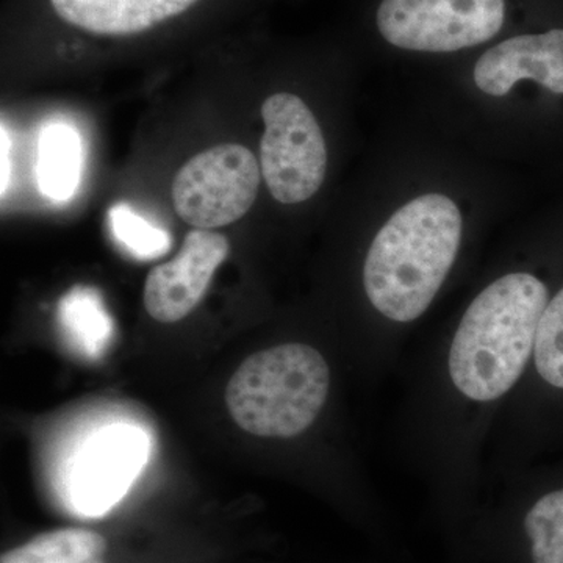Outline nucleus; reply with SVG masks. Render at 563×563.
<instances>
[{
    "label": "nucleus",
    "mask_w": 563,
    "mask_h": 563,
    "mask_svg": "<svg viewBox=\"0 0 563 563\" xmlns=\"http://www.w3.org/2000/svg\"><path fill=\"white\" fill-rule=\"evenodd\" d=\"M461 236V210L448 196H420L393 213L363 268L374 309L396 322L420 318L453 268Z\"/></svg>",
    "instance_id": "obj_1"
},
{
    "label": "nucleus",
    "mask_w": 563,
    "mask_h": 563,
    "mask_svg": "<svg viewBox=\"0 0 563 563\" xmlns=\"http://www.w3.org/2000/svg\"><path fill=\"white\" fill-rule=\"evenodd\" d=\"M547 306V287L528 273L507 274L474 299L448 361L451 379L465 398L495 401L518 383Z\"/></svg>",
    "instance_id": "obj_2"
},
{
    "label": "nucleus",
    "mask_w": 563,
    "mask_h": 563,
    "mask_svg": "<svg viewBox=\"0 0 563 563\" xmlns=\"http://www.w3.org/2000/svg\"><path fill=\"white\" fill-rule=\"evenodd\" d=\"M331 388V369L321 352L287 343L255 352L225 388L233 421L252 435L291 439L313 424Z\"/></svg>",
    "instance_id": "obj_3"
},
{
    "label": "nucleus",
    "mask_w": 563,
    "mask_h": 563,
    "mask_svg": "<svg viewBox=\"0 0 563 563\" xmlns=\"http://www.w3.org/2000/svg\"><path fill=\"white\" fill-rule=\"evenodd\" d=\"M262 118V176L268 190L282 203L307 201L320 190L328 172V150L317 118L290 92L266 99Z\"/></svg>",
    "instance_id": "obj_4"
},
{
    "label": "nucleus",
    "mask_w": 563,
    "mask_h": 563,
    "mask_svg": "<svg viewBox=\"0 0 563 563\" xmlns=\"http://www.w3.org/2000/svg\"><path fill=\"white\" fill-rule=\"evenodd\" d=\"M257 158L242 144H220L195 155L173 180L177 214L195 229L242 220L261 187Z\"/></svg>",
    "instance_id": "obj_5"
},
{
    "label": "nucleus",
    "mask_w": 563,
    "mask_h": 563,
    "mask_svg": "<svg viewBox=\"0 0 563 563\" xmlns=\"http://www.w3.org/2000/svg\"><path fill=\"white\" fill-rule=\"evenodd\" d=\"M504 18V0H384L377 27L401 49L454 52L492 40Z\"/></svg>",
    "instance_id": "obj_6"
},
{
    "label": "nucleus",
    "mask_w": 563,
    "mask_h": 563,
    "mask_svg": "<svg viewBox=\"0 0 563 563\" xmlns=\"http://www.w3.org/2000/svg\"><path fill=\"white\" fill-rule=\"evenodd\" d=\"M146 451V437L129 426H113L96 435L74 463L70 507L87 517L109 512L131 487Z\"/></svg>",
    "instance_id": "obj_7"
},
{
    "label": "nucleus",
    "mask_w": 563,
    "mask_h": 563,
    "mask_svg": "<svg viewBox=\"0 0 563 563\" xmlns=\"http://www.w3.org/2000/svg\"><path fill=\"white\" fill-rule=\"evenodd\" d=\"M231 244L221 233L192 229L179 254L147 274L144 307L158 322H177L202 301L214 273L228 258Z\"/></svg>",
    "instance_id": "obj_8"
},
{
    "label": "nucleus",
    "mask_w": 563,
    "mask_h": 563,
    "mask_svg": "<svg viewBox=\"0 0 563 563\" xmlns=\"http://www.w3.org/2000/svg\"><path fill=\"white\" fill-rule=\"evenodd\" d=\"M525 79L563 95V29L503 41L474 66L477 88L496 98L506 96Z\"/></svg>",
    "instance_id": "obj_9"
},
{
    "label": "nucleus",
    "mask_w": 563,
    "mask_h": 563,
    "mask_svg": "<svg viewBox=\"0 0 563 563\" xmlns=\"http://www.w3.org/2000/svg\"><path fill=\"white\" fill-rule=\"evenodd\" d=\"M201 0H51L63 21L103 36H128L151 31L180 16Z\"/></svg>",
    "instance_id": "obj_10"
},
{
    "label": "nucleus",
    "mask_w": 563,
    "mask_h": 563,
    "mask_svg": "<svg viewBox=\"0 0 563 563\" xmlns=\"http://www.w3.org/2000/svg\"><path fill=\"white\" fill-rule=\"evenodd\" d=\"M81 140L65 122H51L41 132L36 177L40 190L52 201H68L79 187Z\"/></svg>",
    "instance_id": "obj_11"
},
{
    "label": "nucleus",
    "mask_w": 563,
    "mask_h": 563,
    "mask_svg": "<svg viewBox=\"0 0 563 563\" xmlns=\"http://www.w3.org/2000/svg\"><path fill=\"white\" fill-rule=\"evenodd\" d=\"M0 563H109V543L91 529H54L7 551Z\"/></svg>",
    "instance_id": "obj_12"
},
{
    "label": "nucleus",
    "mask_w": 563,
    "mask_h": 563,
    "mask_svg": "<svg viewBox=\"0 0 563 563\" xmlns=\"http://www.w3.org/2000/svg\"><path fill=\"white\" fill-rule=\"evenodd\" d=\"M523 525L533 563H563V490L533 504Z\"/></svg>",
    "instance_id": "obj_13"
},
{
    "label": "nucleus",
    "mask_w": 563,
    "mask_h": 563,
    "mask_svg": "<svg viewBox=\"0 0 563 563\" xmlns=\"http://www.w3.org/2000/svg\"><path fill=\"white\" fill-rule=\"evenodd\" d=\"M109 222L118 242L140 261L162 257L172 246V235L152 225L125 203L111 207Z\"/></svg>",
    "instance_id": "obj_14"
},
{
    "label": "nucleus",
    "mask_w": 563,
    "mask_h": 563,
    "mask_svg": "<svg viewBox=\"0 0 563 563\" xmlns=\"http://www.w3.org/2000/svg\"><path fill=\"white\" fill-rule=\"evenodd\" d=\"M537 372L555 388H563V288L548 302L537 331Z\"/></svg>",
    "instance_id": "obj_15"
},
{
    "label": "nucleus",
    "mask_w": 563,
    "mask_h": 563,
    "mask_svg": "<svg viewBox=\"0 0 563 563\" xmlns=\"http://www.w3.org/2000/svg\"><path fill=\"white\" fill-rule=\"evenodd\" d=\"M62 317L66 328L84 340L87 347L95 350L109 333V318L90 292L76 290L62 303Z\"/></svg>",
    "instance_id": "obj_16"
},
{
    "label": "nucleus",
    "mask_w": 563,
    "mask_h": 563,
    "mask_svg": "<svg viewBox=\"0 0 563 563\" xmlns=\"http://www.w3.org/2000/svg\"><path fill=\"white\" fill-rule=\"evenodd\" d=\"M2 125V196L5 195L7 179H9V139Z\"/></svg>",
    "instance_id": "obj_17"
}]
</instances>
